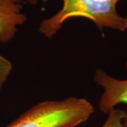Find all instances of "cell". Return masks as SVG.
<instances>
[{
  "label": "cell",
  "instance_id": "1",
  "mask_svg": "<svg viewBox=\"0 0 127 127\" xmlns=\"http://www.w3.org/2000/svg\"><path fill=\"white\" fill-rule=\"evenodd\" d=\"M120 0H63V6L57 13L44 19L38 31L51 39L72 18H85L93 21L101 31L104 28L124 32L127 30V18L118 13L116 6Z\"/></svg>",
  "mask_w": 127,
  "mask_h": 127
},
{
  "label": "cell",
  "instance_id": "2",
  "mask_svg": "<svg viewBox=\"0 0 127 127\" xmlns=\"http://www.w3.org/2000/svg\"><path fill=\"white\" fill-rule=\"evenodd\" d=\"M95 111L84 98L39 102L4 127H75L85 123Z\"/></svg>",
  "mask_w": 127,
  "mask_h": 127
},
{
  "label": "cell",
  "instance_id": "5",
  "mask_svg": "<svg viewBox=\"0 0 127 127\" xmlns=\"http://www.w3.org/2000/svg\"><path fill=\"white\" fill-rule=\"evenodd\" d=\"M127 117V111L114 108L108 114V117L101 127H124L123 121Z\"/></svg>",
  "mask_w": 127,
  "mask_h": 127
},
{
  "label": "cell",
  "instance_id": "8",
  "mask_svg": "<svg viewBox=\"0 0 127 127\" xmlns=\"http://www.w3.org/2000/svg\"><path fill=\"white\" fill-rule=\"evenodd\" d=\"M123 125L124 127H127V117L123 121Z\"/></svg>",
  "mask_w": 127,
  "mask_h": 127
},
{
  "label": "cell",
  "instance_id": "6",
  "mask_svg": "<svg viewBox=\"0 0 127 127\" xmlns=\"http://www.w3.org/2000/svg\"><path fill=\"white\" fill-rule=\"evenodd\" d=\"M12 69V63L9 60L0 55V91Z\"/></svg>",
  "mask_w": 127,
  "mask_h": 127
},
{
  "label": "cell",
  "instance_id": "3",
  "mask_svg": "<svg viewBox=\"0 0 127 127\" xmlns=\"http://www.w3.org/2000/svg\"><path fill=\"white\" fill-rule=\"evenodd\" d=\"M125 66L127 69V61ZM94 81L104 88L99 102L101 112L108 114L117 105L127 104V79H115L107 75L103 69H97L95 72Z\"/></svg>",
  "mask_w": 127,
  "mask_h": 127
},
{
  "label": "cell",
  "instance_id": "4",
  "mask_svg": "<svg viewBox=\"0 0 127 127\" xmlns=\"http://www.w3.org/2000/svg\"><path fill=\"white\" fill-rule=\"evenodd\" d=\"M18 0H0V42L7 44L18 32L27 17L23 13V5Z\"/></svg>",
  "mask_w": 127,
  "mask_h": 127
},
{
  "label": "cell",
  "instance_id": "7",
  "mask_svg": "<svg viewBox=\"0 0 127 127\" xmlns=\"http://www.w3.org/2000/svg\"><path fill=\"white\" fill-rule=\"evenodd\" d=\"M20 2H21L23 0H18ZM24 1H25L26 2L29 3V4L32 5H36L38 4V3L39 2V0H24Z\"/></svg>",
  "mask_w": 127,
  "mask_h": 127
}]
</instances>
